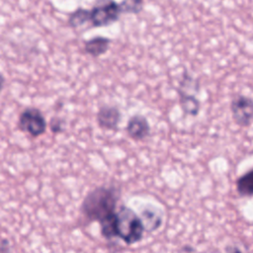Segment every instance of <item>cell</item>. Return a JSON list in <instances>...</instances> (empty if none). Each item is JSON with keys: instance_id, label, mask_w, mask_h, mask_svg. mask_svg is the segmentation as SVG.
<instances>
[{"instance_id": "cell-1", "label": "cell", "mask_w": 253, "mask_h": 253, "mask_svg": "<svg viewBox=\"0 0 253 253\" xmlns=\"http://www.w3.org/2000/svg\"><path fill=\"white\" fill-rule=\"evenodd\" d=\"M119 196L113 187H98L91 191L81 205V212L90 221L100 222L116 211Z\"/></svg>"}, {"instance_id": "cell-2", "label": "cell", "mask_w": 253, "mask_h": 253, "mask_svg": "<svg viewBox=\"0 0 253 253\" xmlns=\"http://www.w3.org/2000/svg\"><path fill=\"white\" fill-rule=\"evenodd\" d=\"M116 235L126 244L139 242L145 229L141 217L130 208L122 206L116 212Z\"/></svg>"}, {"instance_id": "cell-3", "label": "cell", "mask_w": 253, "mask_h": 253, "mask_svg": "<svg viewBox=\"0 0 253 253\" xmlns=\"http://www.w3.org/2000/svg\"><path fill=\"white\" fill-rule=\"evenodd\" d=\"M123 13L121 3L114 0H99L87 10V22L93 27H105L117 22Z\"/></svg>"}, {"instance_id": "cell-4", "label": "cell", "mask_w": 253, "mask_h": 253, "mask_svg": "<svg viewBox=\"0 0 253 253\" xmlns=\"http://www.w3.org/2000/svg\"><path fill=\"white\" fill-rule=\"evenodd\" d=\"M18 127L31 136L38 137L46 130V121L39 109L27 108L19 117Z\"/></svg>"}, {"instance_id": "cell-5", "label": "cell", "mask_w": 253, "mask_h": 253, "mask_svg": "<svg viewBox=\"0 0 253 253\" xmlns=\"http://www.w3.org/2000/svg\"><path fill=\"white\" fill-rule=\"evenodd\" d=\"M232 118L240 126H249L253 122V99L244 95L235 96L230 103Z\"/></svg>"}, {"instance_id": "cell-6", "label": "cell", "mask_w": 253, "mask_h": 253, "mask_svg": "<svg viewBox=\"0 0 253 253\" xmlns=\"http://www.w3.org/2000/svg\"><path fill=\"white\" fill-rule=\"evenodd\" d=\"M126 131L131 139L142 140L149 135L150 126L145 117L141 115H134L128 120Z\"/></svg>"}, {"instance_id": "cell-7", "label": "cell", "mask_w": 253, "mask_h": 253, "mask_svg": "<svg viewBox=\"0 0 253 253\" xmlns=\"http://www.w3.org/2000/svg\"><path fill=\"white\" fill-rule=\"evenodd\" d=\"M121 120V113L117 107L103 106L97 113V123L101 128L117 130Z\"/></svg>"}, {"instance_id": "cell-8", "label": "cell", "mask_w": 253, "mask_h": 253, "mask_svg": "<svg viewBox=\"0 0 253 253\" xmlns=\"http://www.w3.org/2000/svg\"><path fill=\"white\" fill-rule=\"evenodd\" d=\"M111 41L105 37H95L84 42L85 51L95 57L104 54L110 46Z\"/></svg>"}, {"instance_id": "cell-9", "label": "cell", "mask_w": 253, "mask_h": 253, "mask_svg": "<svg viewBox=\"0 0 253 253\" xmlns=\"http://www.w3.org/2000/svg\"><path fill=\"white\" fill-rule=\"evenodd\" d=\"M236 191L241 197H253V169L238 177Z\"/></svg>"}, {"instance_id": "cell-10", "label": "cell", "mask_w": 253, "mask_h": 253, "mask_svg": "<svg viewBox=\"0 0 253 253\" xmlns=\"http://www.w3.org/2000/svg\"><path fill=\"white\" fill-rule=\"evenodd\" d=\"M180 95V104L184 113L197 116L200 111V102L194 95H189L184 92H179Z\"/></svg>"}, {"instance_id": "cell-11", "label": "cell", "mask_w": 253, "mask_h": 253, "mask_svg": "<svg viewBox=\"0 0 253 253\" xmlns=\"http://www.w3.org/2000/svg\"><path fill=\"white\" fill-rule=\"evenodd\" d=\"M144 227L147 231H154L157 229L162 221L161 216L158 214L157 211L145 209L142 211V217H141Z\"/></svg>"}, {"instance_id": "cell-12", "label": "cell", "mask_w": 253, "mask_h": 253, "mask_svg": "<svg viewBox=\"0 0 253 253\" xmlns=\"http://www.w3.org/2000/svg\"><path fill=\"white\" fill-rule=\"evenodd\" d=\"M123 13H139L143 7V0H123L121 2Z\"/></svg>"}, {"instance_id": "cell-13", "label": "cell", "mask_w": 253, "mask_h": 253, "mask_svg": "<svg viewBox=\"0 0 253 253\" xmlns=\"http://www.w3.org/2000/svg\"><path fill=\"white\" fill-rule=\"evenodd\" d=\"M50 128L53 132H58L61 131L62 126H61V122L57 119H52L50 122Z\"/></svg>"}, {"instance_id": "cell-14", "label": "cell", "mask_w": 253, "mask_h": 253, "mask_svg": "<svg viewBox=\"0 0 253 253\" xmlns=\"http://www.w3.org/2000/svg\"><path fill=\"white\" fill-rule=\"evenodd\" d=\"M226 253H245V252L237 246H230L226 248Z\"/></svg>"}]
</instances>
